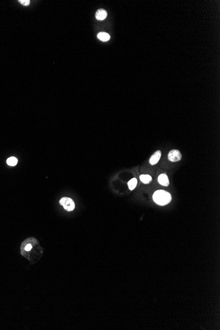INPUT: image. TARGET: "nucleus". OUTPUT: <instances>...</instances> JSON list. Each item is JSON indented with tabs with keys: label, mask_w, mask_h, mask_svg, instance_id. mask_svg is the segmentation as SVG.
I'll list each match as a JSON object with an SVG mask.
<instances>
[{
	"label": "nucleus",
	"mask_w": 220,
	"mask_h": 330,
	"mask_svg": "<svg viewBox=\"0 0 220 330\" xmlns=\"http://www.w3.org/2000/svg\"><path fill=\"white\" fill-rule=\"evenodd\" d=\"M161 157V151L158 150V151L155 152L154 154L152 156V157L150 159V164L152 166L156 164L158 161H159Z\"/></svg>",
	"instance_id": "nucleus-4"
},
{
	"label": "nucleus",
	"mask_w": 220,
	"mask_h": 330,
	"mask_svg": "<svg viewBox=\"0 0 220 330\" xmlns=\"http://www.w3.org/2000/svg\"><path fill=\"white\" fill-rule=\"evenodd\" d=\"M140 179L143 183L148 184L151 182L152 179V177L150 176L149 175H142L140 176Z\"/></svg>",
	"instance_id": "nucleus-8"
},
{
	"label": "nucleus",
	"mask_w": 220,
	"mask_h": 330,
	"mask_svg": "<svg viewBox=\"0 0 220 330\" xmlns=\"http://www.w3.org/2000/svg\"><path fill=\"white\" fill-rule=\"evenodd\" d=\"M158 181L159 182V183L161 185H162V186L168 187L169 185V179L168 177V176H167L166 174H161L159 177H158Z\"/></svg>",
	"instance_id": "nucleus-5"
},
{
	"label": "nucleus",
	"mask_w": 220,
	"mask_h": 330,
	"mask_svg": "<svg viewBox=\"0 0 220 330\" xmlns=\"http://www.w3.org/2000/svg\"><path fill=\"white\" fill-rule=\"evenodd\" d=\"M137 179L136 178H133L131 179V180L128 182V186L131 190H134L135 188L137 185Z\"/></svg>",
	"instance_id": "nucleus-9"
},
{
	"label": "nucleus",
	"mask_w": 220,
	"mask_h": 330,
	"mask_svg": "<svg viewBox=\"0 0 220 330\" xmlns=\"http://www.w3.org/2000/svg\"><path fill=\"white\" fill-rule=\"evenodd\" d=\"M32 248H33V246H32L31 244H28L25 246V250H26V251H29V250H30L32 249Z\"/></svg>",
	"instance_id": "nucleus-12"
},
{
	"label": "nucleus",
	"mask_w": 220,
	"mask_h": 330,
	"mask_svg": "<svg viewBox=\"0 0 220 330\" xmlns=\"http://www.w3.org/2000/svg\"><path fill=\"white\" fill-rule=\"evenodd\" d=\"M107 14L106 11L104 10V9H98L96 13V18L99 20H104L107 17Z\"/></svg>",
	"instance_id": "nucleus-6"
},
{
	"label": "nucleus",
	"mask_w": 220,
	"mask_h": 330,
	"mask_svg": "<svg viewBox=\"0 0 220 330\" xmlns=\"http://www.w3.org/2000/svg\"><path fill=\"white\" fill-rule=\"evenodd\" d=\"M97 37L99 40L102 41V42H107L110 39V34L105 33V32H99L98 34Z\"/></svg>",
	"instance_id": "nucleus-7"
},
{
	"label": "nucleus",
	"mask_w": 220,
	"mask_h": 330,
	"mask_svg": "<svg viewBox=\"0 0 220 330\" xmlns=\"http://www.w3.org/2000/svg\"><path fill=\"white\" fill-rule=\"evenodd\" d=\"M182 155L181 152L177 150H172L169 152L168 159L172 162L179 161L181 160Z\"/></svg>",
	"instance_id": "nucleus-3"
},
{
	"label": "nucleus",
	"mask_w": 220,
	"mask_h": 330,
	"mask_svg": "<svg viewBox=\"0 0 220 330\" xmlns=\"http://www.w3.org/2000/svg\"><path fill=\"white\" fill-rule=\"evenodd\" d=\"M19 1L20 4L25 5V6H28L30 4V1L29 0H19Z\"/></svg>",
	"instance_id": "nucleus-11"
},
{
	"label": "nucleus",
	"mask_w": 220,
	"mask_h": 330,
	"mask_svg": "<svg viewBox=\"0 0 220 330\" xmlns=\"http://www.w3.org/2000/svg\"><path fill=\"white\" fill-rule=\"evenodd\" d=\"M17 162H18V160H17V159L15 157H11L9 158H8L7 160V164L10 166H16Z\"/></svg>",
	"instance_id": "nucleus-10"
},
{
	"label": "nucleus",
	"mask_w": 220,
	"mask_h": 330,
	"mask_svg": "<svg viewBox=\"0 0 220 330\" xmlns=\"http://www.w3.org/2000/svg\"><path fill=\"white\" fill-rule=\"evenodd\" d=\"M153 200L157 204L165 206L168 204L171 200V196L168 192L160 190L155 191L153 194Z\"/></svg>",
	"instance_id": "nucleus-1"
},
{
	"label": "nucleus",
	"mask_w": 220,
	"mask_h": 330,
	"mask_svg": "<svg viewBox=\"0 0 220 330\" xmlns=\"http://www.w3.org/2000/svg\"><path fill=\"white\" fill-rule=\"evenodd\" d=\"M60 204L63 206L65 210L68 212H71L75 208V204L73 200L67 197H63L60 201Z\"/></svg>",
	"instance_id": "nucleus-2"
}]
</instances>
